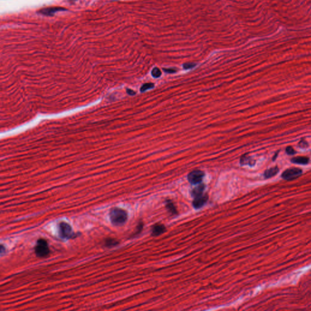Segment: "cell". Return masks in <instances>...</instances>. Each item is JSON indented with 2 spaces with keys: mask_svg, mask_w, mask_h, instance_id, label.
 I'll return each instance as SVG.
<instances>
[{
  "mask_svg": "<svg viewBox=\"0 0 311 311\" xmlns=\"http://www.w3.org/2000/svg\"><path fill=\"white\" fill-rule=\"evenodd\" d=\"M205 189V185L203 184H199L198 186L193 189V190L191 192L192 196L193 198L197 197L198 196H200L203 194V192Z\"/></svg>",
  "mask_w": 311,
  "mask_h": 311,
  "instance_id": "9",
  "label": "cell"
},
{
  "mask_svg": "<svg viewBox=\"0 0 311 311\" xmlns=\"http://www.w3.org/2000/svg\"><path fill=\"white\" fill-rule=\"evenodd\" d=\"M208 196L206 195H201L197 197L194 198L193 201V206L196 209H199L202 207L208 201Z\"/></svg>",
  "mask_w": 311,
  "mask_h": 311,
  "instance_id": "6",
  "label": "cell"
},
{
  "mask_svg": "<svg viewBox=\"0 0 311 311\" xmlns=\"http://www.w3.org/2000/svg\"><path fill=\"white\" fill-rule=\"evenodd\" d=\"M302 173V170L300 168H291L285 170L283 173L281 177L284 180L293 181L297 178H298L300 176H301Z\"/></svg>",
  "mask_w": 311,
  "mask_h": 311,
  "instance_id": "3",
  "label": "cell"
},
{
  "mask_svg": "<svg viewBox=\"0 0 311 311\" xmlns=\"http://www.w3.org/2000/svg\"><path fill=\"white\" fill-rule=\"evenodd\" d=\"M163 71L168 73H174L176 72V70L173 68H168V69H163Z\"/></svg>",
  "mask_w": 311,
  "mask_h": 311,
  "instance_id": "21",
  "label": "cell"
},
{
  "mask_svg": "<svg viewBox=\"0 0 311 311\" xmlns=\"http://www.w3.org/2000/svg\"><path fill=\"white\" fill-rule=\"evenodd\" d=\"M291 162L294 163L301 164V165H306L309 162V159L307 157L304 156H298L296 157H294L292 159Z\"/></svg>",
  "mask_w": 311,
  "mask_h": 311,
  "instance_id": "12",
  "label": "cell"
},
{
  "mask_svg": "<svg viewBox=\"0 0 311 311\" xmlns=\"http://www.w3.org/2000/svg\"><path fill=\"white\" fill-rule=\"evenodd\" d=\"M111 223L115 226H122L124 224L128 219V214L123 209L119 208H113L109 214Z\"/></svg>",
  "mask_w": 311,
  "mask_h": 311,
  "instance_id": "1",
  "label": "cell"
},
{
  "mask_svg": "<svg viewBox=\"0 0 311 311\" xmlns=\"http://www.w3.org/2000/svg\"><path fill=\"white\" fill-rule=\"evenodd\" d=\"M240 162L241 165H249L250 166H253L255 163V161L247 154L242 156L240 159Z\"/></svg>",
  "mask_w": 311,
  "mask_h": 311,
  "instance_id": "11",
  "label": "cell"
},
{
  "mask_svg": "<svg viewBox=\"0 0 311 311\" xmlns=\"http://www.w3.org/2000/svg\"><path fill=\"white\" fill-rule=\"evenodd\" d=\"M118 244V242L113 239H108L106 240L105 244L108 247H113L115 246Z\"/></svg>",
  "mask_w": 311,
  "mask_h": 311,
  "instance_id": "15",
  "label": "cell"
},
{
  "mask_svg": "<svg viewBox=\"0 0 311 311\" xmlns=\"http://www.w3.org/2000/svg\"><path fill=\"white\" fill-rule=\"evenodd\" d=\"M126 92H127V93H128L129 95H130V96H133V95L136 94V93H135L134 91H132V90H128V89L127 90Z\"/></svg>",
  "mask_w": 311,
  "mask_h": 311,
  "instance_id": "22",
  "label": "cell"
},
{
  "mask_svg": "<svg viewBox=\"0 0 311 311\" xmlns=\"http://www.w3.org/2000/svg\"><path fill=\"white\" fill-rule=\"evenodd\" d=\"M59 233L62 238L66 239L72 238L74 235L72 227L70 226V225L66 223H61L60 224Z\"/></svg>",
  "mask_w": 311,
  "mask_h": 311,
  "instance_id": "5",
  "label": "cell"
},
{
  "mask_svg": "<svg viewBox=\"0 0 311 311\" xmlns=\"http://www.w3.org/2000/svg\"><path fill=\"white\" fill-rule=\"evenodd\" d=\"M204 176V173L199 170H193L190 172L188 175V180L190 183L193 185H198L201 183L203 177Z\"/></svg>",
  "mask_w": 311,
  "mask_h": 311,
  "instance_id": "4",
  "label": "cell"
},
{
  "mask_svg": "<svg viewBox=\"0 0 311 311\" xmlns=\"http://www.w3.org/2000/svg\"><path fill=\"white\" fill-rule=\"evenodd\" d=\"M153 87H154V84L153 83H145V84H143L142 86L141 87V92H144V91H145L147 90H149V89L153 88Z\"/></svg>",
  "mask_w": 311,
  "mask_h": 311,
  "instance_id": "14",
  "label": "cell"
},
{
  "mask_svg": "<svg viewBox=\"0 0 311 311\" xmlns=\"http://www.w3.org/2000/svg\"><path fill=\"white\" fill-rule=\"evenodd\" d=\"M161 74H162L161 71L158 68H154L152 70V72H151V74H152L153 77H154L155 78L159 77L161 75Z\"/></svg>",
  "mask_w": 311,
  "mask_h": 311,
  "instance_id": "16",
  "label": "cell"
},
{
  "mask_svg": "<svg viewBox=\"0 0 311 311\" xmlns=\"http://www.w3.org/2000/svg\"><path fill=\"white\" fill-rule=\"evenodd\" d=\"M279 171V169L277 167H273V168H271L267 170H265V171L264 172V176L265 177V178L266 179H269V178H271V177L275 176Z\"/></svg>",
  "mask_w": 311,
  "mask_h": 311,
  "instance_id": "10",
  "label": "cell"
},
{
  "mask_svg": "<svg viewBox=\"0 0 311 311\" xmlns=\"http://www.w3.org/2000/svg\"><path fill=\"white\" fill-rule=\"evenodd\" d=\"M6 252V249L5 247L3 246V245H1L0 244V256L5 254Z\"/></svg>",
  "mask_w": 311,
  "mask_h": 311,
  "instance_id": "20",
  "label": "cell"
},
{
  "mask_svg": "<svg viewBox=\"0 0 311 311\" xmlns=\"http://www.w3.org/2000/svg\"><path fill=\"white\" fill-rule=\"evenodd\" d=\"M196 66L195 63H187L183 65V67L185 69H189L194 68Z\"/></svg>",
  "mask_w": 311,
  "mask_h": 311,
  "instance_id": "17",
  "label": "cell"
},
{
  "mask_svg": "<svg viewBox=\"0 0 311 311\" xmlns=\"http://www.w3.org/2000/svg\"><path fill=\"white\" fill-rule=\"evenodd\" d=\"M66 9L60 8V7H54V8H49L47 9H44L41 11V13L44 15H52L55 13L59 12V11H66Z\"/></svg>",
  "mask_w": 311,
  "mask_h": 311,
  "instance_id": "8",
  "label": "cell"
},
{
  "mask_svg": "<svg viewBox=\"0 0 311 311\" xmlns=\"http://www.w3.org/2000/svg\"><path fill=\"white\" fill-rule=\"evenodd\" d=\"M286 151L289 155H293L295 154V151L292 147H287L286 149Z\"/></svg>",
  "mask_w": 311,
  "mask_h": 311,
  "instance_id": "18",
  "label": "cell"
},
{
  "mask_svg": "<svg viewBox=\"0 0 311 311\" xmlns=\"http://www.w3.org/2000/svg\"><path fill=\"white\" fill-rule=\"evenodd\" d=\"M166 207L167 210L172 214H177V211L176 210V207L174 206V204L171 201L168 200L166 202Z\"/></svg>",
  "mask_w": 311,
  "mask_h": 311,
  "instance_id": "13",
  "label": "cell"
},
{
  "mask_svg": "<svg viewBox=\"0 0 311 311\" xmlns=\"http://www.w3.org/2000/svg\"><path fill=\"white\" fill-rule=\"evenodd\" d=\"M35 252L37 256L40 258L46 257L49 255L50 251L48 243L45 240L40 239L38 240Z\"/></svg>",
  "mask_w": 311,
  "mask_h": 311,
  "instance_id": "2",
  "label": "cell"
},
{
  "mask_svg": "<svg viewBox=\"0 0 311 311\" xmlns=\"http://www.w3.org/2000/svg\"><path fill=\"white\" fill-rule=\"evenodd\" d=\"M299 146L301 147V148H306L308 146V144L307 143V142H306L304 140H302L300 141V142L299 143Z\"/></svg>",
  "mask_w": 311,
  "mask_h": 311,
  "instance_id": "19",
  "label": "cell"
},
{
  "mask_svg": "<svg viewBox=\"0 0 311 311\" xmlns=\"http://www.w3.org/2000/svg\"><path fill=\"white\" fill-rule=\"evenodd\" d=\"M166 231V228L163 225L156 224L152 229L151 235L153 236H157L163 234Z\"/></svg>",
  "mask_w": 311,
  "mask_h": 311,
  "instance_id": "7",
  "label": "cell"
}]
</instances>
